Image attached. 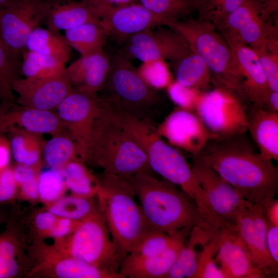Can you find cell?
I'll return each mask as SVG.
<instances>
[{
    "label": "cell",
    "mask_w": 278,
    "mask_h": 278,
    "mask_svg": "<svg viewBox=\"0 0 278 278\" xmlns=\"http://www.w3.org/2000/svg\"><path fill=\"white\" fill-rule=\"evenodd\" d=\"M238 136L214 140L198 157L209 164L252 205L275 198L278 170Z\"/></svg>",
    "instance_id": "cell-1"
},
{
    "label": "cell",
    "mask_w": 278,
    "mask_h": 278,
    "mask_svg": "<svg viewBox=\"0 0 278 278\" xmlns=\"http://www.w3.org/2000/svg\"><path fill=\"white\" fill-rule=\"evenodd\" d=\"M117 114L124 128L146 153L152 171L178 186L195 204L202 219L215 225L204 192L184 156L161 138L151 121L137 119L122 109Z\"/></svg>",
    "instance_id": "cell-2"
},
{
    "label": "cell",
    "mask_w": 278,
    "mask_h": 278,
    "mask_svg": "<svg viewBox=\"0 0 278 278\" xmlns=\"http://www.w3.org/2000/svg\"><path fill=\"white\" fill-rule=\"evenodd\" d=\"M85 160L104 171L124 177L152 172L146 153L125 130L109 97H99V108Z\"/></svg>",
    "instance_id": "cell-3"
},
{
    "label": "cell",
    "mask_w": 278,
    "mask_h": 278,
    "mask_svg": "<svg viewBox=\"0 0 278 278\" xmlns=\"http://www.w3.org/2000/svg\"><path fill=\"white\" fill-rule=\"evenodd\" d=\"M126 178L140 200L146 219L155 230L175 234L194 225L214 228L202 219L193 202L175 184L149 172Z\"/></svg>",
    "instance_id": "cell-4"
},
{
    "label": "cell",
    "mask_w": 278,
    "mask_h": 278,
    "mask_svg": "<svg viewBox=\"0 0 278 278\" xmlns=\"http://www.w3.org/2000/svg\"><path fill=\"white\" fill-rule=\"evenodd\" d=\"M95 183L112 239L126 256L156 230L135 202V194L126 177L104 171Z\"/></svg>",
    "instance_id": "cell-5"
},
{
    "label": "cell",
    "mask_w": 278,
    "mask_h": 278,
    "mask_svg": "<svg viewBox=\"0 0 278 278\" xmlns=\"http://www.w3.org/2000/svg\"><path fill=\"white\" fill-rule=\"evenodd\" d=\"M166 26L179 34L190 49L204 61L215 78L216 85L230 88L244 99L236 61L230 47L214 24L199 19L188 18L169 22Z\"/></svg>",
    "instance_id": "cell-6"
},
{
    "label": "cell",
    "mask_w": 278,
    "mask_h": 278,
    "mask_svg": "<svg viewBox=\"0 0 278 278\" xmlns=\"http://www.w3.org/2000/svg\"><path fill=\"white\" fill-rule=\"evenodd\" d=\"M104 88L122 110L141 120L151 121L150 117L160 101L156 91L146 83L130 60L118 53L110 60Z\"/></svg>",
    "instance_id": "cell-7"
},
{
    "label": "cell",
    "mask_w": 278,
    "mask_h": 278,
    "mask_svg": "<svg viewBox=\"0 0 278 278\" xmlns=\"http://www.w3.org/2000/svg\"><path fill=\"white\" fill-rule=\"evenodd\" d=\"M244 100L235 91L216 85L212 90L200 92L195 112L217 140L243 135L248 131Z\"/></svg>",
    "instance_id": "cell-8"
},
{
    "label": "cell",
    "mask_w": 278,
    "mask_h": 278,
    "mask_svg": "<svg viewBox=\"0 0 278 278\" xmlns=\"http://www.w3.org/2000/svg\"><path fill=\"white\" fill-rule=\"evenodd\" d=\"M108 230L101 211L80 221L69 242L70 256L100 269L118 273L126 256L110 239Z\"/></svg>",
    "instance_id": "cell-9"
},
{
    "label": "cell",
    "mask_w": 278,
    "mask_h": 278,
    "mask_svg": "<svg viewBox=\"0 0 278 278\" xmlns=\"http://www.w3.org/2000/svg\"><path fill=\"white\" fill-rule=\"evenodd\" d=\"M57 0H9L0 7V40L21 54L31 32L45 21Z\"/></svg>",
    "instance_id": "cell-10"
},
{
    "label": "cell",
    "mask_w": 278,
    "mask_h": 278,
    "mask_svg": "<svg viewBox=\"0 0 278 278\" xmlns=\"http://www.w3.org/2000/svg\"><path fill=\"white\" fill-rule=\"evenodd\" d=\"M192 169L203 189L210 211L220 229L235 223L236 217L252 205L207 163L194 156Z\"/></svg>",
    "instance_id": "cell-11"
},
{
    "label": "cell",
    "mask_w": 278,
    "mask_h": 278,
    "mask_svg": "<svg viewBox=\"0 0 278 278\" xmlns=\"http://www.w3.org/2000/svg\"><path fill=\"white\" fill-rule=\"evenodd\" d=\"M269 14L254 0H246L216 28L227 42H238L254 50L270 36L277 32Z\"/></svg>",
    "instance_id": "cell-12"
},
{
    "label": "cell",
    "mask_w": 278,
    "mask_h": 278,
    "mask_svg": "<svg viewBox=\"0 0 278 278\" xmlns=\"http://www.w3.org/2000/svg\"><path fill=\"white\" fill-rule=\"evenodd\" d=\"M158 26L134 34L125 42L118 52L130 60L138 59L142 62L163 60L174 62L190 49L184 39L169 28Z\"/></svg>",
    "instance_id": "cell-13"
},
{
    "label": "cell",
    "mask_w": 278,
    "mask_h": 278,
    "mask_svg": "<svg viewBox=\"0 0 278 278\" xmlns=\"http://www.w3.org/2000/svg\"><path fill=\"white\" fill-rule=\"evenodd\" d=\"M98 108L97 94H88L73 89L55 111L65 130L77 145L82 161H85Z\"/></svg>",
    "instance_id": "cell-14"
},
{
    "label": "cell",
    "mask_w": 278,
    "mask_h": 278,
    "mask_svg": "<svg viewBox=\"0 0 278 278\" xmlns=\"http://www.w3.org/2000/svg\"><path fill=\"white\" fill-rule=\"evenodd\" d=\"M262 205H252L238 215L235 228L254 265L266 277H277L278 264L272 259L267 246L268 224Z\"/></svg>",
    "instance_id": "cell-15"
},
{
    "label": "cell",
    "mask_w": 278,
    "mask_h": 278,
    "mask_svg": "<svg viewBox=\"0 0 278 278\" xmlns=\"http://www.w3.org/2000/svg\"><path fill=\"white\" fill-rule=\"evenodd\" d=\"M157 133L171 146L193 155H199L210 142L217 137L206 129L194 111L178 108L160 124Z\"/></svg>",
    "instance_id": "cell-16"
},
{
    "label": "cell",
    "mask_w": 278,
    "mask_h": 278,
    "mask_svg": "<svg viewBox=\"0 0 278 278\" xmlns=\"http://www.w3.org/2000/svg\"><path fill=\"white\" fill-rule=\"evenodd\" d=\"M73 90L65 71L46 77L20 78L13 84L19 104L33 109L55 111Z\"/></svg>",
    "instance_id": "cell-17"
},
{
    "label": "cell",
    "mask_w": 278,
    "mask_h": 278,
    "mask_svg": "<svg viewBox=\"0 0 278 278\" xmlns=\"http://www.w3.org/2000/svg\"><path fill=\"white\" fill-rule=\"evenodd\" d=\"M95 13L109 36L124 42L145 29L165 26L162 20L137 2L102 9Z\"/></svg>",
    "instance_id": "cell-18"
},
{
    "label": "cell",
    "mask_w": 278,
    "mask_h": 278,
    "mask_svg": "<svg viewBox=\"0 0 278 278\" xmlns=\"http://www.w3.org/2000/svg\"><path fill=\"white\" fill-rule=\"evenodd\" d=\"M215 255V262L224 278L266 277L252 262L234 223H227L219 229Z\"/></svg>",
    "instance_id": "cell-19"
},
{
    "label": "cell",
    "mask_w": 278,
    "mask_h": 278,
    "mask_svg": "<svg viewBox=\"0 0 278 278\" xmlns=\"http://www.w3.org/2000/svg\"><path fill=\"white\" fill-rule=\"evenodd\" d=\"M13 128L52 136L65 131L56 111L25 107L16 101L2 102L0 104V134L5 135Z\"/></svg>",
    "instance_id": "cell-20"
},
{
    "label": "cell",
    "mask_w": 278,
    "mask_h": 278,
    "mask_svg": "<svg viewBox=\"0 0 278 278\" xmlns=\"http://www.w3.org/2000/svg\"><path fill=\"white\" fill-rule=\"evenodd\" d=\"M191 229H183L175 241L159 255L138 257L129 254L121 263L119 274L122 278H165L183 248Z\"/></svg>",
    "instance_id": "cell-21"
},
{
    "label": "cell",
    "mask_w": 278,
    "mask_h": 278,
    "mask_svg": "<svg viewBox=\"0 0 278 278\" xmlns=\"http://www.w3.org/2000/svg\"><path fill=\"white\" fill-rule=\"evenodd\" d=\"M227 42L237 64L244 99L250 101L253 107L263 108L269 89L256 52L247 45L232 41Z\"/></svg>",
    "instance_id": "cell-22"
},
{
    "label": "cell",
    "mask_w": 278,
    "mask_h": 278,
    "mask_svg": "<svg viewBox=\"0 0 278 278\" xmlns=\"http://www.w3.org/2000/svg\"><path fill=\"white\" fill-rule=\"evenodd\" d=\"M110 66V60L102 49L81 56L66 68L74 90L97 95L103 89Z\"/></svg>",
    "instance_id": "cell-23"
},
{
    "label": "cell",
    "mask_w": 278,
    "mask_h": 278,
    "mask_svg": "<svg viewBox=\"0 0 278 278\" xmlns=\"http://www.w3.org/2000/svg\"><path fill=\"white\" fill-rule=\"evenodd\" d=\"M248 131L257 145L260 155L278 161V113L253 106L247 113Z\"/></svg>",
    "instance_id": "cell-24"
},
{
    "label": "cell",
    "mask_w": 278,
    "mask_h": 278,
    "mask_svg": "<svg viewBox=\"0 0 278 278\" xmlns=\"http://www.w3.org/2000/svg\"><path fill=\"white\" fill-rule=\"evenodd\" d=\"M44 22L47 28L59 31L86 23H100L101 20L82 1L57 0L50 9Z\"/></svg>",
    "instance_id": "cell-25"
},
{
    "label": "cell",
    "mask_w": 278,
    "mask_h": 278,
    "mask_svg": "<svg viewBox=\"0 0 278 278\" xmlns=\"http://www.w3.org/2000/svg\"><path fill=\"white\" fill-rule=\"evenodd\" d=\"M218 229L194 225L191 229L176 261L165 278H193L196 270V247L211 239Z\"/></svg>",
    "instance_id": "cell-26"
},
{
    "label": "cell",
    "mask_w": 278,
    "mask_h": 278,
    "mask_svg": "<svg viewBox=\"0 0 278 278\" xmlns=\"http://www.w3.org/2000/svg\"><path fill=\"white\" fill-rule=\"evenodd\" d=\"M176 81L185 86L205 91L212 81V74L204 61L190 50L172 62Z\"/></svg>",
    "instance_id": "cell-27"
},
{
    "label": "cell",
    "mask_w": 278,
    "mask_h": 278,
    "mask_svg": "<svg viewBox=\"0 0 278 278\" xmlns=\"http://www.w3.org/2000/svg\"><path fill=\"white\" fill-rule=\"evenodd\" d=\"M26 49L50 57L64 65L72 54V47L64 36L59 31L40 27L35 28L30 34Z\"/></svg>",
    "instance_id": "cell-28"
},
{
    "label": "cell",
    "mask_w": 278,
    "mask_h": 278,
    "mask_svg": "<svg viewBox=\"0 0 278 278\" xmlns=\"http://www.w3.org/2000/svg\"><path fill=\"white\" fill-rule=\"evenodd\" d=\"M5 135L9 142L11 154L18 164L33 166L38 163L45 142L42 134L13 128Z\"/></svg>",
    "instance_id": "cell-29"
},
{
    "label": "cell",
    "mask_w": 278,
    "mask_h": 278,
    "mask_svg": "<svg viewBox=\"0 0 278 278\" xmlns=\"http://www.w3.org/2000/svg\"><path fill=\"white\" fill-rule=\"evenodd\" d=\"M109 36L101 22H89L65 30L64 37L83 56L101 49Z\"/></svg>",
    "instance_id": "cell-30"
},
{
    "label": "cell",
    "mask_w": 278,
    "mask_h": 278,
    "mask_svg": "<svg viewBox=\"0 0 278 278\" xmlns=\"http://www.w3.org/2000/svg\"><path fill=\"white\" fill-rule=\"evenodd\" d=\"M21 54L8 48L0 40V104L15 101L14 82L21 78Z\"/></svg>",
    "instance_id": "cell-31"
},
{
    "label": "cell",
    "mask_w": 278,
    "mask_h": 278,
    "mask_svg": "<svg viewBox=\"0 0 278 278\" xmlns=\"http://www.w3.org/2000/svg\"><path fill=\"white\" fill-rule=\"evenodd\" d=\"M42 155L50 167L58 168H61L79 156L77 145L66 131L54 135L45 141Z\"/></svg>",
    "instance_id": "cell-32"
},
{
    "label": "cell",
    "mask_w": 278,
    "mask_h": 278,
    "mask_svg": "<svg viewBox=\"0 0 278 278\" xmlns=\"http://www.w3.org/2000/svg\"><path fill=\"white\" fill-rule=\"evenodd\" d=\"M164 22L185 19L197 10L198 0H138Z\"/></svg>",
    "instance_id": "cell-33"
},
{
    "label": "cell",
    "mask_w": 278,
    "mask_h": 278,
    "mask_svg": "<svg viewBox=\"0 0 278 278\" xmlns=\"http://www.w3.org/2000/svg\"><path fill=\"white\" fill-rule=\"evenodd\" d=\"M21 73L25 78L53 76L66 70L65 65L55 59L27 49L21 53Z\"/></svg>",
    "instance_id": "cell-34"
},
{
    "label": "cell",
    "mask_w": 278,
    "mask_h": 278,
    "mask_svg": "<svg viewBox=\"0 0 278 278\" xmlns=\"http://www.w3.org/2000/svg\"><path fill=\"white\" fill-rule=\"evenodd\" d=\"M81 159L70 161L61 169L66 186L75 194L83 197H91L97 193L96 186L93 187V179L83 165Z\"/></svg>",
    "instance_id": "cell-35"
},
{
    "label": "cell",
    "mask_w": 278,
    "mask_h": 278,
    "mask_svg": "<svg viewBox=\"0 0 278 278\" xmlns=\"http://www.w3.org/2000/svg\"><path fill=\"white\" fill-rule=\"evenodd\" d=\"M55 272L60 278H122L119 273L100 269L71 256L57 264Z\"/></svg>",
    "instance_id": "cell-36"
},
{
    "label": "cell",
    "mask_w": 278,
    "mask_h": 278,
    "mask_svg": "<svg viewBox=\"0 0 278 278\" xmlns=\"http://www.w3.org/2000/svg\"><path fill=\"white\" fill-rule=\"evenodd\" d=\"M256 52L270 90L278 92L277 35L268 37Z\"/></svg>",
    "instance_id": "cell-37"
},
{
    "label": "cell",
    "mask_w": 278,
    "mask_h": 278,
    "mask_svg": "<svg viewBox=\"0 0 278 278\" xmlns=\"http://www.w3.org/2000/svg\"><path fill=\"white\" fill-rule=\"evenodd\" d=\"M87 197L77 196L60 199L49 209L55 216L73 221H81L96 211Z\"/></svg>",
    "instance_id": "cell-38"
},
{
    "label": "cell",
    "mask_w": 278,
    "mask_h": 278,
    "mask_svg": "<svg viewBox=\"0 0 278 278\" xmlns=\"http://www.w3.org/2000/svg\"><path fill=\"white\" fill-rule=\"evenodd\" d=\"M246 0H198L199 18L216 27Z\"/></svg>",
    "instance_id": "cell-39"
},
{
    "label": "cell",
    "mask_w": 278,
    "mask_h": 278,
    "mask_svg": "<svg viewBox=\"0 0 278 278\" xmlns=\"http://www.w3.org/2000/svg\"><path fill=\"white\" fill-rule=\"evenodd\" d=\"M219 230L211 239L201 245V250L197 252L196 270L193 278H224L214 259L218 248Z\"/></svg>",
    "instance_id": "cell-40"
},
{
    "label": "cell",
    "mask_w": 278,
    "mask_h": 278,
    "mask_svg": "<svg viewBox=\"0 0 278 278\" xmlns=\"http://www.w3.org/2000/svg\"><path fill=\"white\" fill-rule=\"evenodd\" d=\"M137 71L146 83L155 90L166 88L173 81L168 65L163 60L144 61Z\"/></svg>",
    "instance_id": "cell-41"
},
{
    "label": "cell",
    "mask_w": 278,
    "mask_h": 278,
    "mask_svg": "<svg viewBox=\"0 0 278 278\" xmlns=\"http://www.w3.org/2000/svg\"><path fill=\"white\" fill-rule=\"evenodd\" d=\"M183 230L175 234H169L155 230L147 236L129 254L138 257H148L159 255L175 241Z\"/></svg>",
    "instance_id": "cell-42"
},
{
    "label": "cell",
    "mask_w": 278,
    "mask_h": 278,
    "mask_svg": "<svg viewBox=\"0 0 278 278\" xmlns=\"http://www.w3.org/2000/svg\"><path fill=\"white\" fill-rule=\"evenodd\" d=\"M64 177L61 168L49 167L42 171L38 178V190L44 200L56 199L65 186Z\"/></svg>",
    "instance_id": "cell-43"
},
{
    "label": "cell",
    "mask_w": 278,
    "mask_h": 278,
    "mask_svg": "<svg viewBox=\"0 0 278 278\" xmlns=\"http://www.w3.org/2000/svg\"><path fill=\"white\" fill-rule=\"evenodd\" d=\"M170 99L179 108L194 111L201 91L182 85L172 81L166 88Z\"/></svg>",
    "instance_id": "cell-44"
},
{
    "label": "cell",
    "mask_w": 278,
    "mask_h": 278,
    "mask_svg": "<svg viewBox=\"0 0 278 278\" xmlns=\"http://www.w3.org/2000/svg\"><path fill=\"white\" fill-rule=\"evenodd\" d=\"M14 248L7 241L0 242V277L14 276L18 271V267L13 257Z\"/></svg>",
    "instance_id": "cell-45"
},
{
    "label": "cell",
    "mask_w": 278,
    "mask_h": 278,
    "mask_svg": "<svg viewBox=\"0 0 278 278\" xmlns=\"http://www.w3.org/2000/svg\"><path fill=\"white\" fill-rule=\"evenodd\" d=\"M15 186L12 169L7 167L0 172V202L7 200L13 196Z\"/></svg>",
    "instance_id": "cell-46"
},
{
    "label": "cell",
    "mask_w": 278,
    "mask_h": 278,
    "mask_svg": "<svg viewBox=\"0 0 278 278\" xmlns=\"http://www.w3.org/2000/svg\"><path fill=\"white\" fill-rule=\"evenodd\" d=\"M266 243L272 259L278 264V225L268 224Z\"/></svg>",
    "instance_id": "cell-47"
},
{
    "label": "cell",
    "mask_w": 278,
    "mask_h": 278,
    "mask_svg": "<svg viewBox=\"0 0 278 278\" xmlns=\"http://www.w3.org/2000/svg\"><path fill=\"white\" fill-rule=\"evenodd\" d=\"M262 210L268 224L278 225V200L266 199L262 205Z\"/></svg>",
    "instance_id": "cell-48"
},
{
    "label": "cell",
    "mask_w": 278,
    "mask_h": 278,
    "mask_svg": "<svg viewBox=\"0 0 278 278\" xmlns=\"http://www.w3.org/2000/svg\"><path fill=\"white\" fill-rule=\"evenodd\" d=\"M84 2L95 13L97 10L134 3L138 0H81Z\"/></svg>",
    "instance_id": "cell-49"
},
{
    "label": "cell",
    "mask_w": 278,
    "mask_h": 278,
    "mask_svg": "<svg viewBox=\"0 0 278 278\" xmlns=\"http://www.w3.org/2000/svg\"><path fill=\"white\" fill-rule=\"evenodd\" d=\"M12 172L16 184H21L23 183L37 179L36 173L32 168V166L18 164L12 169Z\"/></svg>",
    "instance_id": "cell-50"
},
{
    "label": "cell",
    "mask_w": 278,
    "mask_h": 278,
    "mask_svg": "<svg viewBox=\"0 0 278 278\" xmlns=\"http://www.w3.org/2000/svg\"><path fill=\"white\" fill-rule=\"evenodd\" d=\"M11 155L8 138L0 134V172L8 167Z\"/></svg>",
    "instance_id": "cell-51"
},
{
    "label": "cell",
    "mask_w": 278,
    "mask_h": 278,
    "mask_svg": "<svg viewBox=\"0 0 278 278\" xmlns=\"http://www.w3.org/2000/svg\"><path fill=\"white\" fill-rule=\"evenodd\" d=\"M72 227V220L61 218L57 222L55 221L49 230L52 236L60 237L67 234L71 231Z\"/></svg>",
    "instance_id": "cell-52"
},
{
    "label": "cell",
    "mask_w": 278,
    "mask_h": 278,
    "mask_svg": "<svg viewBox=\"0 0 278 278\" xmlns=\"http://www.w3.org/2000/svg\"><path fill=\"white\" fill-rule=\"evenodd\" d=\"M55 216L49 211L38 214L35 219L37 228L41 230L49 229L56 221Z\"/></svg>",
    "instance_id": "cell-53"
},
{
    "label": "cell",
    "mask_w": 278,
    "mask_h": 278,
    "mask_svg": "<svg viewBox=\"0 0 278 278\" xmlns=\"http://www.w3.org/2000/svg\"><path fill=\"white\" fill-rule=\"evenodd\" d=\"M263 108L269 111L278 112V92L268 91L264 101Z\"/></svg>",
    "instance_id": "cell-54"
},
{
    "label": "cell",
    "mask_w": 278,
    "mask_h": 278,
    "mask_svg": "<svg viewBox=\"0 0 278 278\" xmlns=\"http://www.w3.org/2000/svg\"><path fill=\"white\" fill-rule=\"evenodd\" d=\"M24 194L31 199L36 198L38 194V178L20 184Z\"/></svg>",
    "instance_id": "cell-55"
},
{
    "label": "cell",
    "mask_w": 278,
    "mask_h": 278,
    "mask_svg": "<svg viewBox=\"0 0 278 278\" xmlns=\"http://www.w3.org/2000/svg\"><path fill=\"white\" fill-rule=\"evenodd\" d=\"M261 6H262L266 11L270 15L277 14L278 8L275 7L271 0H254Z\"/></svg>",
    "instance_id": "cell-56"
},
{
    "label": "cell",
    "mask_w": 278,
    "mask_h": 278,
    "mask_svg": "<svg viewBox=\"0 0 278 278\" xmlns=\"http://www.w3.org/2000/svg\"><path fill=\"white\" fill-rule=\"evenodd\" d=\"M9 0H0V7L5 5Z\"/></svg>",
    "instance_id": "cell-57"
},
{
    "label": "cell",
    "mask_w": 278,
    "mask_h": 278,
    "mask_svg": "<svg viewBox=\"0 0 278 278\" xmlns=\"http://www.w3.org/2000/svg\"><path fill=\"white\" fill-rule=\"evenodd\" d=\"M273 5L278 8V0H271Z\"/></svg>",
    "instance_id": "cell-58"
}]
</instances>
